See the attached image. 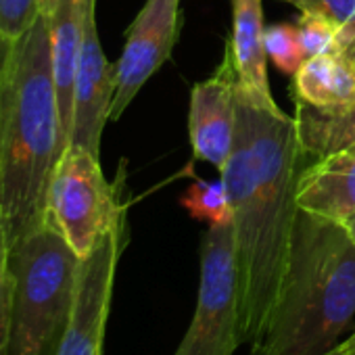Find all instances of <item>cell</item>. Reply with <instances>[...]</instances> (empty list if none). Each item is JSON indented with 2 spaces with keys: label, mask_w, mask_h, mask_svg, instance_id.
<instances>
[{
  "label": "cell",
  "mask_w": 355,
  "mask_h": 355,
  "mask_svg": "<svg viewBox=\"0 0 355 355\" xmlns=\"http://www.w3.org/2000/svg\"><path fill=\"white\" fill-rule=\"evenodd\" d=\"M340 46L347 55H351L355 59V24L340 32Z\"/></svg>",
  "instance_id": "obj_22"
},
{
  "label": "cell",
  "mask_w": 355,
  "mask_h": 355,
  "mask_svg": "<svg viewBox=\"0 0 355 355\" xmlns=\"http://www.w3.org/2000/svg\"><path fill=\"white\" fill-rule=\"evenodd\" d=\"M82 257L46 218L11 243L9 355H57L73 315Z\"/></svg>",
  "instance_id": "obj_4"
},
{
  "label": "cell",
  "mask_w": 355,
  "mask_h": 355,
  "mask_svg": "<svg viewBox=\"0 0 355 355\" xmlns=\"http://www.w3.org/2000/svg\"><path fill=\"white\" fill-rule=\"evenodd\" d=\"M13 320V272H11V239L0 224V355H9Z\"/></svg>",
  "instance_id": "obj_18"
},
{
  "label": "cell",
  "mask_w": 355,
  "mask_h": 355,
  "mask_svg": "<svg viewBox=\"0 0 355 355\" xmlns=\"http://www.w3.org/2000/svg\"><path fill=\"white\" fill-rule=\"evenodd\" d=\"M239 130V78L230 46L216 71L193 86L189 105V134L197 159L222 167L236 140Z\"/></svg>",
  "instance_id": "obj_9"
},
{
  "label": "cell",
  "mask_w": 355,
  "mask_h": 355,
  "mask_svg": "<svg viewBox=\"0 0 355 355\" xmlns=\"http://www.w3.org/2000/svg\"><path fill=\"white\" fill-rule=\"evenodd\" d=\"M266 53H268V59H272V63L282 73L295 76V71L305 61L297 26H288V24L270 26L266 30Z\"/></svg>",
  "instance_id": "obj_16"
},
{
  "label": "cell",
  "mask_w": 355,
  "mask_h": 355,
  "mask_svg": "<svg viewBox=\"0 0 355 355\" xmlns=\"http://www.w3.org/2000/svg\"><path fill=\"white\" fill-rule=\"evenodd\" d=\"M121 191L119 182L105 178L101 157L82 146H69L63 153L51 178L46 214L80 257H86L111 228L125 220Z\"/></svg>",
  "instance_id": "obj_6"
},
{
  "label": "cell",
  "mask_w": 355,
  "mask_h": 355,
  "mask_svg": "<svg viewBox=\"0 0 355 355\" xmlns=\"http://www.w3.org/2000/svg\"><path fill=\"white\" fill-rule=\"evenodd\" d=\"M115 96V65L109 63L96 28V0H88L84 36L73 90V125L69 146H82L101 157V138L111 121ZM67 146V148H69Z\"/></svg>",
  "instance_id": "obj_10"
},
{
  "label": "cell",
  "mask_w": 355,
  "mask_h": 355,
  "mask_svg": "<svg viewBox=\"0 0 355 355\" xmlns=\"http://www.w3.org/2000/svg\"><path fill=\"white\" fill-rule=\"evenodd\" d=\"M299 209L345 224L355 216V148L315 157L297 180Z\"/></svg>",
  "instance_id": "obj_11"
},
{
  "label": "cell",
  "mask_w": 355,
  "mask_h": 355,
  "mask_svg": "<svg viewBox=\"0 0 355 355\" xmlns=\"http://www.w3.org/2000/svg\"><path fill=\"white\" fill-rule=\"evenodd\" d=\"M180 0H146L125 32V44L115 63V96L111 121H117L142 86L171 57L180 34Z\"/></svg>",
  "instance_id": "obj_8"
},
{
  "label": "cell",
  "mask_w": 355,
  "mask_h": 355,
  "mask_svg": "<svg viewBox=\"0 0 355 355\" xmlns=\"http://www.w3.org/2000/svg\"><path fill=\"white\" fill-rule=\"evenodd\" d=\"M345 226H347V230L351 232V236L355 239V216H353L351 220H347V222H345Z\"/></svg>",
  "instance_id": "obj_24"
},
{
  "label": "cell",
  "mask_w": 355,
  "mask_h": 355,
  "mask_svg": "<svg viewBox=\"0 0 355 355\" xmlns=\"http://www.w3.org/2000/svg\"><path fill=\"white\" fill-rule=\"evenodd\" d=\"M295 105L318 113H340L355 107V59L343 53L315 55L293 76Z\"/></svg>",
  "instance_id": "obj_14"
},
{
  "label": "cell",
  "mask_w": 355,
  "mask_h": 355,
  "mask_svg": "<svg viewBox=\"0 0 355 355\" xmlns=\"http://www.w3.org/2000/svg\"><path fill=\"white\" fill-rule=\"evenodd\" d=\"M9 46H11V42L7 38H3V34H0V76H3V69H5V61H7V55H9Z\"/></svg>",
  "instance_id": "obj_23"
},
{
  "label": "cell",
  "mask_w": 355,
  "mask_h": 355,
  "mask_svg": "<svg viewBox=\"0 0 355 355\" xmlns=\"http://www.w3.org/2000/svg\"><path fill=\"white\" fill-rule=\"evenodd\" d=\"M44 0H0V34L9 42L21 38L42 15Z\"/></svg>",
  "instance_id": "obj_19"
},
{
  "label": "cell",
  "mask_w": 355,
  "mask_h": 355,
  "mask_svg": "<svg viewBox=\"0 0 355 355\" xmlns=\"http://www.w3.org/2000/svg\"><path fill=\"white\" fill-rule=\"evenodd\" d=\"M86 5L88 0H44V11L51 28V67L65 146H69L71 140L73 90L82 51Z\"/></svg>",
  "instance_id": "obj_12"
},
{
  "label": "cell",
  "mask_w": 355,
  "mask_h": 355,
  "mask_svg": "<svg viewBox=\"0 0 355 355\" xmlns=\"http://www.w3.org/2000/svg\"><path fill=\"white\" fill-rule=\"evenodd\" d=\"M297 32L305 59L326 53H343L340 46V28L324 17L301 13L297 21Z\"/></svg>",
  "instance_id": "obj_17"
},
{
  "label": "cell",
  "mask_w": 355,
  "mask_h": 355,
  "mask_svg": "<svg viewBox=\"0 0 355 355\" xmlns=\"http://www.w3.org/2000/svg\"><path fill=\"white\" fill-rule=\"evenodd\" d=\"M241 343L245 336L234 228L232 222L209 224L201 241L195 315L173 355H234Z\"/></svg>",
  "instance_id": "obj_5"
},
{
  "label": "cell",
  "mask_w": 355,
  "mask_h": 355,
  "mask_svg": "<svg viewBox=\"0 0 355 355\" xmlns=\"http://www.w3.org/2000/svg\"><path fill=\"white\" fill-rule=\"evenodd\" d=\"M125 243L128 222L121 220L86 257H82L73 315L57 355H103L115 274Z\"/></svg>",
  "instance_id": "obj_7"
},
{
  "label": "cell",
  "mask_w": 355,
  "mask_h": 355,
  "mask_svg": "<svg viewBox=\"0 0 355 355\" xmlns=\"http://www.w3.org/2000/svg\"><path fill=\"white\" fill-rule=\"evenodd\" d=\"M305 159L297 119L259 107L239 90L236 140L220 178L232 205L243 336L251 345L263 338L280 293Z\"/></svg>",
  "instance_id": "obj_1"
},
{
  "label": "cell",
  "mask_w": 355,
  "mask_h": 355,
  "mask_svg": "<svg viewBox=\"0 0 355 355\" xmlns=\"http://www.w3.org/2000/svg\"><path fill=\"white\" fill-rule=\"evenodd\" d=\"M355 318V239L345 224L297 211L263 355H322Z\"/></svg>",
  "instance_id": "obj_3"
},
{
  "label": "cell",
  "mask_w": 355,
  "mask_h": 355,
  "mask_svg": "<svg viewBox=\"0 0 355 355\" xmlns=\"http://www.w3.org/2000/svg\"><path fill=\"white\" fill-rule=\"evenodd\" d=\"M182 207L209 224L232 222V205L224 180H195L182 197Z\"/></svg>",
  "instance_id": "obj_15"
},
{
  "label": "cell",
  "mask_w": 355,
  "mask_h": 355,
  "mask_svg": "<svg viewBox=\"0 0 355 355\" xmlns=\"http://www.w3.org/2000/svg\"><path fill=\"white\" fill-rule=\"evenodd\" d=\"M332 355H355V330L332 347Z\"/></svg>",
  "instance_id": "obj_21"
},
{
  "label": "cell",
  "mask_w": 355,
  "mask_h": 355,
  "mask_svg": "<svg viewBox=\"0 0 355 355\" xmlns=\"http://www.w3.org/2000/svg\"><path fill=\"white\" fill-rule=\"evenodd\" d=\"M236 67L239 90L255 105L280 109L268 82V53L261 0H232V38L228 42Z\"/></svg>",
  "instance_id": "obj_13"
},
{
  "label": "cell",
  "mask_w": 355,
  "mask_h": 355,
  "mask_svg": "<svg viewBox=\"0 0 355 355\" xmlns=\"http://www.w3.org/2000/svg\"><path fill=\"white\" fill-rule=\"evenodd\" d=\"M65 150L42 9L11 42L0 76V224L11 243L49 218L51 178Z\"/></svg>",
  "instance_id": "obj_2"
},
{
  "label": "cell",
  "mask_w": 355,
  "mask_h": 355,
  "mask_svg": "<svg viewBox=\"0 0 355 355\" xmlns=\"http://www.w3.org/2000/svg\"><path fill=\"white\" fill-rule=\"evenodd\" d=\"M307 15L324 17L343 30L355 24V0H284Z\"/></svg>",
  "instance_id": "obj_20"
}]
</instances>
